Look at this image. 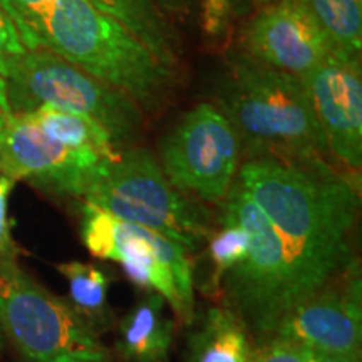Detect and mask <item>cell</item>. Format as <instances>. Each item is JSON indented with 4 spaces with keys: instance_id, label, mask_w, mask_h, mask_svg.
I'll list each match as a JSON object with an SVG mask.
<instances>
[{
    "instance_id": "cell-24",
    "label": "cell",
    "mask_w": 362,
    "mask_h": 362,
    "mask_svg": "<svg viewBox=\"0 0 362 362\" xmlns=\"http://www.w3.org/2000/svg\"><path fill=\"white\" fill-rule=\"evenodd\" d=\"M54 4L56 0H0V7L12 21L19 35L51 11Z\"/></svg>"
},
{
    "instance_id": "cell-30",
    "label": "cell",
    "mask_w": 362,
    "mask_h": 362,
    "mask_svg": "<svg viewBox=\"0 0 362 362\" xmlns=\"http://www.w3.org/2000/svg\"><path fill=\"white\" fill-rule=\"evenodd\" d=\"M272 2H279V0H269V4H272Z\"/></svg>"
},
{
    "instance_id": "cell-11",
    "label": "cell",
    "mask_w": 362,
    "mask_h": 362,
    "mask_svg": "<svg viewBox=\"0 0 362 362\" xmlns=\"http://www.w3.org/2000/svg\"><path fill=\"white\" fill-rule=\"evenodd\" d=\"M322 129L330 160L344 173L361 178L362 76L361 59L329 54L302 78Z\"/></svg>"
},
{
    "instance_id": "cell-25",
    "label": "cell",
    "mask_w": 362,
    "mask_h": 362,
    "mask_svg": "<svg viewBox=\"0 0 362 362\" xmlns=\"http://www.w3.org/2000/svg\"><path fill=\"white\" fill-rule=\"evenodd\" d=\"M25 51L27 49L17 34V29L0 7V76L2 78H7L13 64L24 56Z\"/></svg>"
},
{
    "instance_id": "cell-5",
    "label": "cell",
    "mask_w": 362,
    "mask_h": 362,
    "mask_svg": "<svg viewBox=\"0 0 362 362\" xmlns=\"http://www.w3.org/2000/svg\"><path fill=\"white\" fill-rule=\"evenodd\" d=\"M0 330L12 362H117L66 297L21 264L0 265Z\"/></svg>"
},
{
    "instance_id": "cell-21",
    "label": "cell",
    "mask_w": 362,
    "mask_h": 362,
    "mask_svg": "<svg viewBox=\"0 0 362 362\" xmlns=\"http://www.w3.org/2000/svg\"><path fill=\"white\" fill-rule=\"evenodd\" d=\"M269 0H200L202 29L206 37L223 39L235 22L247 19Z\"/></svg>"
},
{
    "instance_id": "cell-18",
    "label": "cell",
    "mask_w": 362,
    "mask_h": 362,
    "mask_svg": "<svg viewBox=\"0 0 362 362\" xmlns=\"http://www.w3.org/2000/svg\"><path fill=\"white\" fill-rule=\"evenodd\" d=\"M248 235L233 221L216 216V228L205 247L192 255L193 288L203 297L220 302L221 282L232 267L245 259Z\"/></svg>"
},
{
    "instance_id": "cell-17",
    "label": "cell",
    "mask_w": 362,
    "mask_h": 362,
    "mask_svg": "<svg viewBox=\"0 0 362 362\" xmlns=\"http://www.w3.org/2000/svg\"><path fill=\"white\" fill-rule=\"evenodd\" d=\"M57 272L67 282L66 300L81 319L99 337L116 327V314L110 304V287L115 280L112 272L101 264L64 262Z\"/></svg>"
},
{
    "instance_id": "cell-22",
    "label": "cell",
    "mask_w": 362,
    "mask_h": 362,
    "mask_svg": "<svg viewBox=\"0 0 362 362\" xmlns=\"http://www.w3.org/2000/svg\"><path fill=\"white\" fill-rule=\"evenodd\" d=\"M314 351L291 339L272 336L253 346L248 362H310Z\"/></svg>"
},
{
    "instance_id": "cell-3",
    "label": "cell",
    "mask_w": 362,
    "mask_h": 362,
    "mask_svg": "<svg viewBox=\"0 0 362 362\" xmlns=\"http://www.w3.org/2000/svg\"><path fill=\"white\" fill-rule=\"evenodd\" d=\"M27 51H49L123 90L144 112L168 106L175 69L163 66L128 29L89 0H56L21 35Z\"/></svg>"
},
{
    "instance_id": "cell-19",
    "label": "cell",
    "mask_w": 362,
    "mask_h": 362,
    "mask_svg": "<svg viewBox=\"0 0 362 362\" xmlns=\"http://www.w3.org/2000/svg\"><path fill=\"white\" fill-rule=\"evenodd\" d=\"M315 25L327 39L330 54L361 59V0H302Z\"/></svg>"
},
{
    "instance_id": "cell-9",
    "label": "cell",
    "mask_w": 362,
    "mask_h": 362,
    "mask_svg": "<svg viewBox=\"0 0 362 362\" xmlns=\"http://www.w3.org/2000/svg\"><path fill=\"white\" fill-rule=\"evenodd\" d=\"M240 160L233 126L214 103H200L161 139L158 163L180 192L205 205H220L235 183Z\"/></svg>"
},
{
    "instance_id": "cell-28",
    "label": "cell",
    "mask_w": 362,
    "mask_h": 362,
    "mask_svg": "<svg viewBox=\"0 0 362 362\" xmlns=\"http://www.w3.org/2000/svg\"><path fill=\"white\" fill-rule=\"evenodd\" d=\"M310 362H361V357L341 356V354H322V352H314Z\"/></svg>"
},
{
    "instance_id": "cell-14",
    "label": "cell",
    "mask_w": 362,
    "mask_h": 362,
    "mask_svg": "<svg viewBox=\"0 0 362 362\" xmlns=\"http://www.w3.org/2000/svg\"><path fill=\"white\" fill-rule=\"evenodd\" d=\"M175 320L160 293L144 292L116 322L115 356L123 362H171Z\"/></svg>"
},
{
    "instance_id": "cell-20",
    "label": "cell",
    "mask_w": 362,
    "mask_h": 362,
    "mask_svg": "<svg viewBox=\"0 0 362 362\" xmlns=\"http://www.w3.org/2000/svg\"><path fill=\"white\" fill-rule=\"evenodd\" d=\"M24 115H29L40 129L66 146L94 151L107 160H116L119 156L121 151L112 143L110 133L93 119L52 107H39Z\"/></svg>"
},
{
    "instance_id": "cell-13",
    "label": "cell",
    "mask_w": 362,
    "mask_h": 362,
    "mask_svg": "<svg viewBox=\"0 0 362 362\" xmlns=\"http://www.w3.org/2000/svg\"><path fill=\"white\" fill-rule=\"evenodd\" d=\"M238 45L257 61L298 78L330 54L327 39L302 0H279L257 8L240 30Z\"/></svg>"
},
{
    "instance_id": "cell-27",
    "label": "cell",
    "mask_w": 362,
    "mask_h": 362,
    "mask_svg": "<svg viewBox=\"0 0 362 362\" xmlns=\"http://www.w3.org/2000/svg\"><path fill=\"white\" fill-rule=\"evenodd\" d=\"M13 112L11 107V103H8L7 96V81L6 78L0 76V131L6 128L8 121L12 119Z\"/></svg>"
},
{
    "instance_id": "cell-8",
    "label": "cell",
    "mask_w": 362,
    "mask_h": 362,
    "mask_svg": "<svg viewBox=\"0 0 362 362\" xmlns=\"http://www.w3.org/2000/svg\"><path fill=\"white\" fill-rule=\"evenodd\" d=\"M216 216L240 225L248 235L245 259L226 272L220 302L238 317L255 346L274 336L287 314L282 242L237 180L218 205Z\"/></svg>"
},
{
    "instance_id": "cell-26",
    "label": "cell",
    "mask_w": 362,
    "mask_h": 362,
    "mask_svg": "<svg viewBox=\"0 0 362 362\" xmlns=\"http://www.w3.org/2000/svg\"><path fill=\"white\" fill-rule=\"evenodd\" d=\"M155 4L161 8V12L170 13L181 19V17H187L192 13L193 7L197 4H200V0H155Z\"/></svg>"
},
{
    "instance_id": "cell-7",
    "label": "cell",
    "mask_w": 362,
    "mask_h": 362,
    "mask_svg": "<svg viewBox=\"0 0 362 362\" xmlns=\"http://www.w3.org/2000/svg\"><path fill=\"white\" fill-rule=\"evenodd\" d=\"M79 233L90 255L115 262L136 288L160 293L180 324H193L197 310L192 257L178 243L88 202H81Z\"/></svg>"
},
{
    "instance_id": "cell-16",
    "label": "cell",
    "mask_w": 362,
    "mask_h": 362,
    "mask_svg": "<svg viewBox=\"0 0 362 362\" xmlns=\"http://www.w3.org/2000/svg\"><path fill=\"white\" fill-rule=\"evenodd\" d=\"M89 2L128 29L139 42H143L155 54L163 66L176 71L180 57L178 35L155 0H89Z\"/></svg>"
},
{
    "instance_id": "cell-4",
    "label": "cell",
    "mask_w": 362,
    "mask_h": 362,
    "mask_svg": "<svg viewBox=\"0 0 362 362\" xmlns=\"http://www.w3.org/2000/svg\"><path fill=\"white\" fill-rule=\"evenodd\" d=\"M81 202L155 230L189 257L205 247L216 228V216L208 205L175 188L158 158L141 146L123 149Z\"/></svg>"
},
{
    "instance_id": "cell-2",
    "label": "cell",
    "mask_w": 362,
    "mask_h": 362,
    "mask_svg": "<svg viewBox=\"0 0 362 362\" xmlns=\"http://www.w3.org/2000/svg\"><path fill=\"white\" fill-rule=\"evenodd\" d=\"M214 104L233 126L243 161H330L302 78L257 61L240 45L225 54Z\"/></svg>"
},
{
    "instance_id": "cell-10",
    "label": "cell",
    "mask_w": 362,
    "mask_h": 362,
    "mask_svg": "<svg viewBox=\"0 0 362 362\" xmlns=\"http://www.w3.org/2000/svg\"><path fill=\"white\" fill-rule=\"evenodd\" d=\"M111 161L66 146L29 115H13L0 131V175L25 181L49 197L83 200Z\"/></svg>"
},
{
    "instance_id": "cell-29",
    "label": "cell",
    "mask_w": 362,
    "mask_h": 362,
    "mask_svg": "<svg viewBox=\"0 0 362 362\" xmlns=\"http://www.w3.org/2000/svg\"><path fill=\"white\" fill-rule=\"evenodd\" d=\"M6 354V341H4L2 330H0V356Z\"/></svg>"
},
{
    "instance_id": "cell-1",
    "label": "cell",
    "mask_w": 362,
    "mask_h": 362,
    "mask_svg": "<svg viewBox=\"0 0 362 362\" xmlns=\"http://www.w3.org/2000/svg\"><path fill=\"white\" fill-rule=\"evenodd\" d=\"M235 180L262 208L282 242L287 314L359 259L361 178L330 161L250 160L242 161Z\"/></svg>"
},
{
    "instance_id": "cell-23",
    "label": "cell",
    "mask_w": 362,
    "mask_h": 362,
    "mask_svg": "<svg viewBox=\"0 0 362 362\" xmlns=\"http://www.w3.org/2000/svg\"><path fill=\"white\" fill-rule=\"evenodd\" d=\"M17 181L0 175V265L19 264L21 248L12 235V223L8 218V200Z\"/></svg>"
},
{
    "instance_id": "cell-6",
    "label": "cell",
    "mask_w": 362,
    "mask_h": 362,
    "mask_svg": "<svg viewBox=\"0 0 362 362\" xmlns=\"http://www.w3.org/2000/svg\"><path fill=\"white\" fill-rule=\"evenodd\" d=\"M13 115L39 110L72 112L93 119L119 151L138 146L144 111L133 98L49 51H25L6 78Z\"/></svg>"
},
{
    "instance_id": "cell-12",
    "label": "cell",
    "mask_w": 362,
    "mask_h": 362,
    "mask_svg": "<svg viewBox=\"0 0 362 362\" xmlns=\"http://www.w3.org/2000/svg\"><path fill=\"white\" fill-rule=\"evenodd\" d=\"M274 336L291 339L314 352L361 357L362 280L359 259L288 312Z\"/></svg>"
},
{
    "instance_id": "cell-15",
    "label": "cell",
    "mask_w": 362,
    "mask_h": 362,
    "mask_svg": "<svg viewBox=\"0 0 362 362\" xmlns=\"http://www.w3.org/2000/svg\"><path fill=\"white\" fill-rule=\"evenodd\" d=\"M187 337V362H248L253 341L225 305H211L194 317Z\"/></svg>"
}]
</instances>
